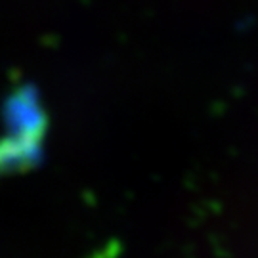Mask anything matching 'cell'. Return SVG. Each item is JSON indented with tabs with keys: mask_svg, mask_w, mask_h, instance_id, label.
Wrapping results in <instances>:
<instances>
[{
	"mask_svg": "<svg viewBox=\"0 0 258 258\" xmlns=\"http://www.w3.org/2000/svg\"><path fill=\"white\" fill-rule=\"evenodd\" d=\"M4 117L8 124V138L2 142L10 170H23L37 165L48 124L37 90L33 86H21L10 94Z\"/></svg>",
	"mask_w": 258,
	"mask_h": 258,
	"instance_id": "obj_1",
	"label": "cell"
}]
</instances>
